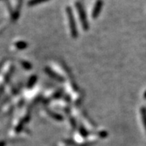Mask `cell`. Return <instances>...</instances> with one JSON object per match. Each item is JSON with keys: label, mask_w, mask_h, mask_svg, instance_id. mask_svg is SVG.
<instances>
[{"label": "cell", "mask_w": 146, "mask_h": 146, "mask_svg": "<svg viewBox=\"0 0 146 146\" xmlns=\"http://www.w3.org/2000/svg\"><path fill=\"white\" fill-rule=\"evenodd\" d=\"M67 14H68V19L69 25H70V32H71V35L74 38H76L77 36V29L76 27V23L74 21V17L73 15V12L71 11V8L68 7L67 8Z\"/></svg>", "instance_id": "1"}, {"label": "cell", "mask_w": 146, "mask_h": 146, "mask_svg": "<svg viewBox=\"0 0 146 146\" xmlns=\"http://www.w3.org/2000/svg\"><path fill=\"white\" fill-rule=\"evenodd\" d=\"M78 11H79V14H80V20H81L82 25L83 27V28L85 30L88 29V25L87 19H86V16H85V13L84 11L83 8L78 5Z\"/></svg>", "instance_id": "2"}, {"label": "cell", "mask_w": 146, "mask_h": 146, "mask_svg": "<svg viewBox=\"0 0 146 146\" xmlns=\"http://www.w3.org/2000/svg\"><path fill=\"white\" fill-rule=\"evenodd\" d=\"M102 7V0H98L96 2V5H95L94 7V11L92 13L93 18H96L100 14V11Z\"/></svg>", "instance_id": "3"}, {"label": "cell", "mask_w": 146, "mask_h": 146, "mask_svg": "<svg viewBox=\"0 0 146 146\" xmlns=\"http://www.w3.org/2000/svg\"><path fill=\"white\" fill-rule=\"evenodd\" d=\"M141 115H142V118H143L144 127L146 130V109L144 108H141Z\"/></svg>", "instance_id": "4"}, {"label": "cell", "mask_w": 146, "mask_h": 146, "mask_svg": "<svg viewBox=\"0 0 146 146\" xmlns=\"http://www.w3.org/2000/svg\"><path fill=\"white\" fill-rule=\"evenodd\" d=\"M45 1H48V0H31L29 2H28V5L32 6V5H36L37 4H39L41 2H45Z\"/></svg>", "instance_id": "5"}]
</instances>
